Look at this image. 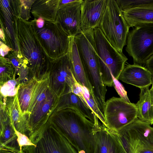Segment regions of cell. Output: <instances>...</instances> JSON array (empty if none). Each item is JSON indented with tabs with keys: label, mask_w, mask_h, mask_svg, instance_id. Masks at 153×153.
<instances>
[{
	"label": "cell",
	"mask_w": 153,
	"mask_h": 153,
	"mask_svg": "<svg viewBox=\"0 0 153 153\" xmlns=\"http://www.w3.org/2000/svg\"><path fill=\"white\" fill-rule=\"evenodd\" d=\"M121 12L130 9L153 6V0H115Z\"/></svg>",
	"instance_id": "cell-29"
},
{
	"label": "cell",
	"mask_w": 153,
	"mask_h": 153,
	"mask_svg": "<svg viewBox=\"0 0 153 153\" xmlns=\"http://www.w3.org/2000/svg\"><path fill=\"white\" fill-rule=\"evenodd\" d=\"M32 142L35 145L22 147L25 153H78L60 130L48 122Z\"/></svg>",
	"instance_id": "cell-7"
},
{
	"label": "cell",
	"mask_w": 153,
	"mask_h": 153,
	"mask_svg": "<svg viewBox=\"0 0 153 153\" xmlns=\"http://www.w3.org/2000/svg\"><path fill=\"white\" fill-rule=\"evenodd\" d=\"M6 105L11 123L17 131L28 137L27 120L22 113L19 102L17 94L13 97H4L1 95Z\"/></svg>",
	"instance_id": "cell-16"
},
{
	"label": "cell",
	"mask_w": 153,
	"mask_h": 153,
	"mask_svg": "<svg viewBox=\"0 0 153 153\" xmlns=\"http://www.w3.org/2000/svg\"><path fill=\"white\" fill-rule=\"evenodd\" d=\"M0 136L1 146L20 149L14 128L9 117L0 120Z\"/></svg>",
	"instance_id": "cell-26"
},
{
	"label": "cell",
	"mask_w": 153,
	"mask_h": 153,
	"mask_svg": "<svg viewBox=\"0 0 153 153\" xmlns=\"http://www.w3.org/2000/svg\"><path fill=\"white\" fill-rule=\"evenodd\" d=\"M126 153H140L143 147L129 124L116 131Z\"/></svg>",
	"instance_id": "cell-23"
},
{
	"label": "cell",
	"mask_w": 153,
	"mask_h": 153,
	"mask_svg": "<svg viewBox=\"0 0 153 153\" xmlns=\"http://www.w3.org/2000/svg\"><path fill=\"white\" fill-rule=\"evenodd\" d=\"M152 75L145 67L126 64L119 80L140 89L149 87L152 84Z\"/></svg>",
	"instance_id": "cell-15"
},
{
	"label": "cell",
	"mask_w": 153,
	"mask_h": 153,
	"mask_svg": "<svg viewBox=\"0 0 153 153\" xmlns=\"http://www.w3.org/2000/svg\"><path fill=\"white\" fill-rule=\"evenodd\" d=\"M129 31L126 50L134 64L144 66L153 55V23L138 24Z\"/></svg>",
	"instance_id": "cell-8"
},
{
	"label": "cell",
	"mask_w": 153,
	"mask_h": 153,
	"mask_svg": "<svg viewBox=\"0 0 153 153\" xmlns=\"http://www.w3.org/2000/svg\"><path fill=\"white\" fill-rule=\"evenodd\" d=\"M48 122L59 128L78 153H93L94 129L101 124L93 123L71 109L55 110Z\"/></svg>",
	"instance_id": "cell-1"
},
{
	"label": "cell",
	"mask_w": 153,
	"mask_h": 153,
	"mask_svg": "<svg viewBox=\"0 0 153 153\" xmlns=\"http://www.w3.org/2000/svg\"><path fill=\"white\" fill-rule=\"evenodd\" d=\"M74 37H71L68 52L73 66L74 76L77 82L86 88L93 97L92 89L86 77Z\"/></svg>",
	"instance_id": "cell-22"
},
{
	"label": "cell",
	"mask_w": 153,
	"mask_h": 153,
	"mask_svg": "<svg viewBox=\"0 0 153 153\" xmlns=\"http://www.w3.org/2000/svg\"><path fill=\"white\" fill-rule=\"evenodd\" d=\"M94 37L102 81L106 86L112 87V76L119 80L128 59L110 43L99 27L94 29Z\"/></svg>",
	"instance_id": "cell-4"
},
{
	"label": "cell",
	"mask_w": 153,
	"mask_h": 153,
	"mask_svg": "<svg viewBox=\"0 0 153 153\" xmlns=\"http://www.w3.org/2000/svg\"><path fill=\"white\" fill-rule=\"evenodd\" d=\"M17 36L19 51L27 60L33 76L40 80L49 73L51 60L40 44L30 21L18 19Z\"/></svg>",
	"instance_id": "cell-3"
},
{
	"label": "cell",
	"mask_w": 153,
	"mask_h": 153,
	"mask_svg": "<svg viewBox=\"0 0 153 153\" xmlns=\"http://www.w3.org/2000/svg\"><path fill=\"white\" fill-rule=\"evenodd\" d=\"M49 76V73L39 80L25 115L28 123V137L31 140L39 134L58 103L59 97L50 88Z\"/></svg>",
	"instance_id": "cell-2"
},
{
	"label": "cell",
	"mask_w": 153,
	"mask_h": 153,
	"mask_svg": "<svg viewBox=\"0 0 153 153\" xmlns=\"http://www.w3.org/2000/svg\"><path fill=\"white\" fill-rule=\"evenodd\" d=\"M72 92L79 97L84 103L98 117L102 124L106 127L104 114L100 109L89 91L85 87L77 82L73 88Z\"/></svg>",
	"instance_id": "cell-25"
},
{
	"label": "cell",
	"mask_w": 153,
	"mask_h": 153,
	"mask_svg": "<svg viewBox=\"0 0 153 153\" xmlns=\"http://www.w3.org/2000/svg\"><path fill=\"white\" fill-rule=\"evenodd\" d=\"M152 88H151V90H152L153 93V75L152 76Z\"/></svg>",
	"instance_id": "cell-39"
},
{
	"label": "cell",
	"mask_w": 153,
	"mask_h": 153,
	"mask_svg": "<svg viewBox=\"0 0 153 153\" xmlns=\"http://www.w3.org/2000/svg\"><path fill=\"white\" fill-rule=\"evenodd\" d=\"M113 85L114 88L120 98L128 102H130L127 94V92L125 90L122 85L118 80L112 76Z\"/></svg>",
	"instance_id": "cell-33"
},
{
	"label": "cell",
	"mask_w": 153,
	"mask_h": 153,
	"mask_svg": "<svg viewBox=\"0 0 153 153\" xmlns=\"http://www.w3.org/2000/svg\"><path fill=\"white\" fill-rule=\"evenodd\" d=\"M139 100L135 104L137 118L149 124H153V93L149 87L142 88Z\"/></svg>",
	"instance_id": "cell-19"
},
{
	"label": "cell",
	"mask_w": 153,
	"mask_h": 153,
	"mask_svg": "<svg viewBox=\"0 0 153 153\" xmlns=\"http://www.w3.org/2000/svg\"><path fill=\"white\" fill-rule=\"evenodd\" d=\"M107 0H85L81 3V29L82 31L99 27L105 13Z\"/></svg>",
	"instance_id": "cell-14"
},
{
	"label": "cell",
	"mask_w": 153,
	"mask_h": 153,
	"mask_svg": "<svg viewBox=\"0 0 153 153\" xmlns=\"http://www.w3.org/2000/svg\"><path fill=\"white\" fill-rule=\"evenodd\" d=\"M65 109H71L76 111L94 123L98 119L79 97L73 92L59 97L55 110Z\"/></svg>",
	"instance_id": "cell-17"
},
{
	"label": "cell",
	"mask_w": 153,
	"mask_h": 153,
	"mask_svg": "<svg viewBox=\"0 0 153 153\" xmlns=\"http://www.w3.org/2000/svg\"><path fill=\"white\" fill-rule=\"evenodd\" d=\"M14 130L17 136V141L20 150H22V148L23 146L35 145L26 135L17 131L15 128Z\"/></svg>",
	"instance_id": "cell-32"
},
{
	"label": "cell",
	"mask_w": 153,
	"mask_h": 153,
	"mask_svg": "<svg viewBox=\"0 0 153 153\" xmlns=\"http://www.w3.org/2000/svg\"><path fill=\"white\" fill-rule=\"evenodd\" d=\"M0 56L4 57L7 55L12 49L6 44L0 41Z\"/></svg>",
	"instance_id": "cell-34"
},
{
	"label": "cell",
	"mask_w": 153,
	"mask_h": 153,
	"mask_svg": "<svg viewBox=\"0 0 153 153\" xmlns=\"http://www.w3.org/2000/svg\"><path fill=\"white\" fill-rule=\"evenodd\" d=\"M15 153H25L22 150L16 149L15 150Z\"/></svg>",
	"instance_id": "cell-38"
},
{
	"label": "cell",
	"mask_w": 153,
	"mask_h": 153,
	"mask_svg": "<svg viewBox=\"0 0 153 153\" xmlns=\"http://www.w3.org/2000/svg\"><path fill=\"white\" fill-rule=\"evenodd\" d=\"M0 85L16 79V71L13 65L6 57L0 56Z\"/></svg>",
	"instance_id": "cell-28"
},
{
	"label": "cell",
	"mask_w": 153,
	"mask_h": 153,
	"mask_svg": "<svg viewBox=\"0 0 153 153\" xmlns=\"http://www.w3.org/2000/svg\"><path fill=\"white\" fill-rule=\"evenodd\" d=\"M20 85L19 82L16 79L5 82L0 85V95L5 97L16 95Z\"/></svg>",
	"instance_id": "cell-30"
},
{
	"label": "cell",
	"mask_w": 153,
	"mask_h": 153,
	"mask_svg": "<svg viewBox=\"0 0 153 153\" xmlns=\"http://www.w3.org/2000/svg\"><path fill=\"white\" fill-rule=\"evenodd\" d=\"M35 0H20V18L28 21L30 18L32 6Z\"/></svg>",
	"instance_id": "cell-31"
},
{
	"label": "cell",
	"mask_w": 153,
	"mask_h": 153,
	"mask_svg": "<svg viewBox=\"0 0 153 153\" xmlns=\"http://www.w3.org/2000/svg\"><path fill=\"white\" fill-rule=\"evenodd\" d=\"M77 82L69 52L51 61L49 86L58 97L72 92L73 88Z\"/></svg>",
	"instance_id": "cell-9"
},
{
	"label": "cell",
	"mask_w": 153,
	"mask_h": 153,
	"mask_svg": "<svg viewBox=\"0 0 153 153\" xmlns=\"http://www.w3.org/2000/svg\"><path fill=\"white\" fill-rule=\"evenodd\" d=\"M77 0H61L59 7V8L66 5L71 4L76 1Z\"/></svg>",
	"instance_id": "cell-36"
},
{
	"label": "cell",
	"mask_w": 153,
	"mask_h": 153,
	"mask_svg": "<svg viewBox=\"0 0 153 153\" xmlns=\"http://www.w3.org/2000/svg\"><path fill=\"white\" fill-rule=\"evenodd\" d=\"M129 27L141 23H153V6L130 9L122 12Z\"/></svg>",
	"instance_id": "cell-21"
},
{
	"label": "cell",
	"mask_w": 153,
	"mask_h": 153,
	"mask_svg": "<svg viewBox=\"0 0 153 153\" xmlns=\"http://www.w3.org/2000/svg\"><path fill=\"white\" fill-rule=\"evenodd\" d=\"M93 153H126L117 132L102 124L93 132Z\"/></svg>",
	"instance_id": "cell-13"
},
{
	"label": "cell",
	"mask_w": 153,
	"mask_h": 153,
	"mask_svg": "<svg viewBox=\"0 0 153 153\" xmlns=\"http://www.w3.org/2000/svg\"><path fill=\"white\" fill-rule=\"evenodd\" d=\"M61 0H35L31 13L34 19L40 17L48 22H55Z\"/></svg>",
	"instance_id": "cell-18"
},
{
	"label": "cell",
	"mask_w": 153,
	"mask_h": 153,
	"mask_svg": "<svg viewBox=\"0 0 153 153\" xmlns=\"http://www.w3.org/2000/svg\"><path fill=\"white\" fill-rule=\"evenodd\" d=\"M129 125L139 140L143 149H153V127L138 118Z\"/></svg>",
	"instance_id": "cell-24"
},
{
	"label": "cell",
	"mask_w": 153,
	"mask_h": 153,
	"mask_svg": "<svg viewBox=\"0 0 153 153\" xmlns=\"http://www.w3.org/2000/svg\"><path fill=\"white\" fill-rule=\"evenodd\" d=\"M83 0L76 1L59 8L55 22L58 23L64 30L71 37L80 33L81 29V3Z\"/></svg>",
	"instance_id": "cell-12"
},
{
	"label": "cell",
	"mask_w": 153,
	"mask_h": 153,
	"mask_svg": "<svg viewBox=\"0 0 153 153\" xmlns=\"http://www.w3.org/2000/svg\"><path fill=\"white\" fill-rule=\"evenodd\" d=\"M135 104L113 97L106 102L104 112L106 127L117 131L137 118Z\"/></svg>",
	"instance_id": "cell-10"
},
{
	"label": "cell",
	"mask_w": 153,
	"mask_h": 153,
	"mask_svg": "<svg viewBox=\"0 0 153 153\" xmlns=\"http://www.w3.org/2000/svg\"><path fill=\"white\" fill-rule=\"evenodd\" d=\"M110 43L123 52L126 45L129 27L115 0H107V5L99 27Z\"/></svg>",
	"instance_id": "cell-5"
},
{
	"label": "cell",
	"mask_w": 153,
	"mask_h": 153,
	"mask_svg": "<svg viewBox=\"0 0 153 153\" xmlns=\"http://www.w3.org/2000/svg\"><path fill=\"white\" fill-rule=\"evenodd\" d=\"M145 67L147 68L153 75V55L147 60Z\"/></svg>",
	"instance_id": "cell-35"
},
{
	"label": "cell",
	"mask_w": 153,
	"mask_h": 153,
	"mask_svg": "<svg viewBox=\"0 0 153 153\" xmlns=\"http://www.w3.org/2000/svg\"><path fill=\"white\" fill-rule=\"evenodd\" d=\"M31 22L40 44L51 61L68 52L71 37L58 23L45 21L43 27L38 28Z\"/></svg>",
	"instance_id": "cell-6"
},
{
	"label": "cell",
	"mask_w": 153,
	"mask_h": 153,
	"mask_svg": "<svg viewBox=\"0 0 153 153\" xmlns=\"http://www.w3.org/2000/svg\"><path fill=\"white\" fill-rule=\"evenodd\" d=\"M39 80L33 76L28 81L20 84L17 96L22 113L25 116L32 95Z\"/></svg>",
	"instance_id": "cell-27"
},
{
	"label": "cell",
	"mask_w": 153,
	"mask_h": 153,
	"mask_svg": "<svg viewBox=\"0 0 153 153\" xmlns=\"http://www.w3.org/2000/svg\"><path fill=\"white\" fill-rule=\"evenodd\" d=\"M20 6V0H0L1 28L4 34L6 44L17 51H19L17 31Z\"/></svg>",
	"instance_id": "cell-11"
},
{
	"label": "cell",
	"mask_w": 153,
	"mask_h": 153,
	"mask_svg": "<svg viewBox=\"0 0 153 153\" xmlns=\"http://www.w3.org/2000/svg\"><path fill=\"white\" fill-rule=\"evenodd\" d=\"M12 63L16 71V79L20 84L25 82L33 77L27 59L19 51L12 50L5 56Z\"/></svg>",
	"instance_id": "cell-20"
},
{
	"label": "cell",
	"mask_w": 153,
	"mask_h": 153,
	"mask_svg": "<svg viewBox=\"0 0 153 153\" xmlns=\"http://www.w3.org/2000/svg\"><path fill=\"white\" fill-rule=\"evenodd\" d=\"M140 153H153V149H144Z\"/></svg>",
	"instance_id": "cell-37"
}]
</instances>
